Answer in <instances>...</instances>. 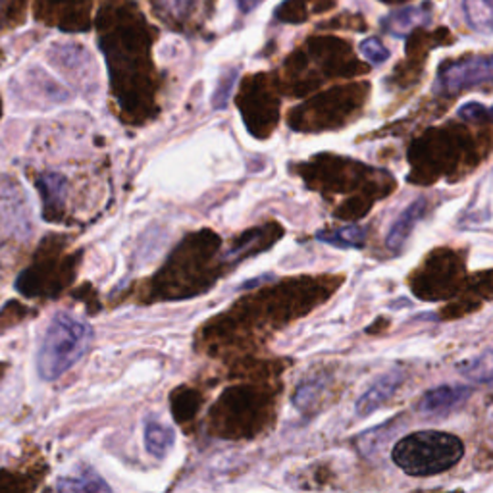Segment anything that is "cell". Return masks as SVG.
Listing matches in <instances>:
<instances>
[{
  "label": "cell",
  "instance_id": "6da1fadb",
  "mask_svg": "<svg viewBox=\"0 0 493 493\" xmlns=\"http://www.w3.org/2000/svg\"><path fill=\"white\" fill-rule=\"evenodd\" d=\"M218 246L220 237L210 230L189 236L156 276L152 293L158 299H184L213 286L216 279L213 258Z\"/></svg>",
  "mask_w": 493,
  "mask_h": 493
},
{
  "label": "cell",
  "instance_id": "7a4b0ae2",
  "mask_svg": "<svg viewBox=\"0 0 493 493\" xmlns=\"http://www.w3.org/2000/svg\"><path fill=\"white\" fill-rule=\"evenodd\" d=\"M465 455V446L456 435L422 430L404 435L392 449L393 463L409 477H432L455 467Z\"/></svg>",
  "mask_w": 493,
  "mask_h": 493
},
{
  "label": "cell",
  "instance_id": "3957f363",
  "mask_svg": "<svg viewBox=\"0 0 493 493\" xmlns=\"http://www.w3.org/2000/svg\"><path fill=\"white\" fill-rule=\"evenodd\" d=\"M93 330L74 314H57L47 328L39 355L37 370L43 380H57L66 374L89 347Z\"/></svg>",
  "mask_w": 493,
  "mask_h": 493
},
{
  "label": "cell",
  "instance_id": "277c9868",
  "mask_svg": "<svg viewBox=\"0 0 493 493\" xmlns=\"http://www.w3.org/2000/svg\"><path fill=\"white\" fill-rule=\"evenodd\" d=\"M260 407V395L253 387H227L216 401L213 411H210V425H213L215 434L220 437H251L258 428Z\"/></svg>",
  "mask_w": 493,
  "mask_h": 493
},
{
  "label": "cell",
  "instance_id": "5b68a950",
  "mask_svg": "<svg viewBox=\"0 0 493 493\" xmlns=\"http://www.w3.org/2000/svg\"><path fill=\"white\" fill-rule=\"evenodd\" d=\"M48 246L41 255H37L33 267H29L16 281V289L22 291L27 297H45V295H58L69 281L74 279L76 262L72 257H62V246L57 245Z\"/></svg>",
  "mask_w": 493,
  "mask_h": 493
},
{
  "label": "cell",
  "instance_id": "8992f818",
  "mask_svg": "<svg viewBox=\"0 0 493 493\" xmlns=\"http://www.w3.org/2000/svg\"><path fill=\"white\" fill-rule=\"evenodd\" d=\"M484 83H493V57H478L451 64L439 76V85L449 93L470 89V87Z\"/></svg>",
  "mask_w": 493,
  "mask_h": 493
},
{
  "label": "cell",
  "instance_id": "52a82bcc",
  "mask_svg": "<svg viewBox=\"0 0 493 493\" xmlns=\"http://www.w3.org/2000/svg\"><path fill=\"white\" fill-rule=\"evenodd\" d=\"M472 395L468 385H439L430 390L418 403V413L426 418H442L455 413Z\"/></svg>",
  "mask_w": 493,
  "mask_h": 493
},
{
  "label": "cell",
  "instance_id": "ba28073f",
  "mask_svg": "<svg viewBox=\"0 0 493 493\" xmlns=\"http://www.w3.org/2000/svg\"><path fill=\"white\" fill-rule=\"evenodd\" d=\"M37 189L43 197L45 220L60 222L66 213L68 180L60 173H45L37 180Z\"/></svg>",
  "mask_w": 493,
  "mask_h": 493
},
{
  "label": "cell",
  "instance_id": "9c48e42d",
  "mask_svg": "<svg viewBox=\"0 0 493 493\" xmlns=\"http://www.w3.org/2000/svg\"><path fill=\"white\" fill-rule=\"evenodd\" d=\"M403 378L404 376H403L401 370H390V372L382 374L359 399L357 414L361 418H364V416H370L372 413H376L385 401H390L393 397V393L397 392V387L401 385Z\"/></svg>",
  "mask_w": 493,
  "mask_h": 493
},
{
  "label": "cell",
  "instance_id": "30bf717a",
  "mask_svg": "<svg viewBox=\"0 0 493 493\" xmlns=\"http://www.w3.org/2000/svg\"><path fill=\"white\" fill-rule=\"evenodd\" d=\"M425 213H426V201L425 199H416L414 203H411L399 215V218L393 222V226L390 227V234H387V237H385V245L393 251L401 249V246L407 243V239L411 237L416 222L422 218V215Z\"/></svg>",
  "mask_w": 493,
  "mask_h": 493
},
{
  "label": "cell",
  "instance_id": "8fae6325",
  "mask_svg": "<svg viewBox=\"0 0 493 493\" xmlns=\"http://www.w3.org/2000/svg\"><path fill=\"white\" fill-rule=\"evenodd\" d=\"M272 243V227L267 226L262 230H251L243 234L234 245L232 249L226 253L227 262H239L246 257H251L262 249H267V245Z\"/></svg>",
  "mask_w": 493,
  "mask_h": 493
},
{
  "label": "cell",
  "instance_id": "7c38bea8",
  "mask_svg": "<svg viewBox=\"0 0 493 493\" xmlns=\"http://www.w3.org/2000/svg\"><path fill=\"white\" fill-rule=\"evenodd\" d=\"M456 370H459V374L472 383L493 387V349H488L477 357L459 362L456 364Z\"/></svg>",
  "mask_w": 493,
  "mask_h": 493
},
{
  "label": "cell",
  "instance_id": "4fadbf2b",
  "mask_svg": "<svg viewBox=\"0 0 493 493\" xmlns=\"http://www.w3.org/2000/svg\"><path fill=\"white\" fill-rule=\"evenodd\" d=\"M430 20V12L426 8L409 6L392 14L387 20H383V27L397 37L409 35L416 26H425Z\"/></svg>",
  "mask_w": 493,
  "mask_h": 493
},
{
  "label": "cell",
  "instance_id": "5bb4252c",
  "mask_svg": "<svg viewBox=\"0 0 493 493\" xmlns=\"http://www.w3.org/2000/svg\"><path fill=\"white\" fill-rule=\"evenodd\" d=\"M467 24L482 35H493V0H463Z\"/></svg>",
  "mask_w": 493,
  "mask_h": 493
},
{
  "label": "cell",
  "instance_id": "9a60e30c",
  "mask_svg": "<svg viewBox=\"0 0 493 493\" xmlns=\"http://www.w3.org/2000/svg\"><path fill=\"white\" fill-rule=\"evenodd\" d=\"M319 241L328 243L331 246H340V249H362L366 241V232L361 226H345L333 232L319 234Z\"/></svg>",
  "mask_w": 493,
  "mask_h": 493
},
{
  "label": "cell",
  "instance_id": "2e32d148",
  "mask_svg": "<svg viewBox=\"0 0 493 493\" xmlns=\"http://www.w3.org/2000/svg\"><path fill=\"white\" fill-rule=\"evenodd\" d=\"M58 491H110V486L104 482L99 474H95L91 468H85L79 474H72V477H64L57 484Z\"/></svg>",
  "mask_w": 493,
  "mask_h": 493
},
{
  "label": "cell",
  "instance_id": "e0dca14e",
  "mask_svg": "<svg viewBox=\"0 0 493 493\" xmlns=\"http://www.w3.org/2000/svg\"><path fill=\"white\" fill-rule=\"evenodd\" d=\"M145 444L147 451L156 456V459H163L168 453V449L173 446V432L158 422L151 420L145 426Z\"/></svg>",
  "mask_w": 493,
  "mask_h": 493
},
{
  "label": "cell",
  "instance_id": "ac0fdd59",
  "mask_svg": "<svg viewBox=\"0 0 493 493\" xmlns=\"http://www.w3.org/2000/svg\"><path fill=\"white\" fill-rule=\"evenodd\" d=\"M201 404V397L195 390H189V387H184V390H178L172 397V413L175 420L185 425L187 420L197 414Z\"/></svg>",
  "mask_w": 493,
  "mask_h": 493
},
{
  "label": "cell",
  "instance_id": "d6986e66",
  "mask_svg": "<svg viewBox=\"0 0 493 493\" xmlns=\"http://www.w3.org/2000/svg\"><path fill=\"white\" fill-rule=\"evenodd\" d=\"M326 387V380L324 378H312L309 382H305L303 385H299V390L295 393V407L301 411H309L312 404L320 399L322 392Z\"/></svg>",
  "mask_w": 493,
  "mask_h": 493
},
{
  "label": "cell",
  "instance_id": "ffe728a7",
  "mask_svg": "<svg viewBox=\"0 0 493 493\" xmlns=\"http://www.w3.org/2000/svg\"><path fill=\"white\" fill-rule=\"evenodd\" d=\"M361 55L374 66H380L390 58V50H387L378 39H366L361 43Z\"/></svg>",
  "mask_w": 493,
  "mask_h": 493
},
{
  "label": "cell",
  "instance_id": "44dd1931",
  "mask_svg": "<svg viewBox=\"0 0 493 493\" xmlns=\"http://www.w3.org/2000/svg\"><path fill=\"white\" fill-rule=\"evenodd\" d=\"M236 76H237V72L234 69V72H232L230 76H226V78H224L222 85L218 87V91H216V95H215V107H216V109H222L224 104L227 102V95H230L232 87H234V83H236Z\"/></svg>",
  "mask_w": 493,
  "mask_h": 493
},
{
  "label": "cell",
  "instance_id": "7402d4cb",
  "mask_svg": "<svg viewBox=\"0 0 493 493\" xmlns=\"http://www.w3.org/2000/svg\"><path fill=\"white\" fill-rule=\"evenodd\" d=\"M459 116L467 121H478L486 116V109L478 102H468V104H463L461 110H459Z\"/></svg>",
  "mask_w": 493,
  "mask_h": 493
},
{
  "label": "cell",
  "instance_id": "603a6c76",
  "mask_svg": "<svg viewBox=\"0 0 493 493\" xmlns=\"http://www.w3.org/2000/svg\"><path fill=\"white\" fill-rule=\"evenodd\" d=\"M236 3H237V6L241 8L243 14H249L262 3V0H236Z\"/></svg>",
  "mask_w": 493,
  "mask_h": 493
},
{
  "label": "cell",
  "instance_id": "cb8c5ba5",
  "mask_svg": "<svg viewBox=\"0 0 493 493\" xmlns=\"http://www.w3.org/2000/svg\"><path fill=\"white\" fill-rule=\"evenodd\" d=\"M491 118H493V109H491Z\"/></svg>",
  "mask_w": 493,
  "mask_h": 493
}]
</instances>
